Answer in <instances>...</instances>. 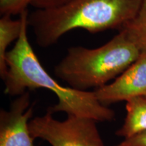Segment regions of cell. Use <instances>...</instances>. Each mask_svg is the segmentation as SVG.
Here are the masks:
<instances>
[{
    "instance_id": "obj_1",
    "label": "cell",
    "mask_w": 146,
    "mask_h": 146,
    "mask_svg": "<svg viewBox=\"0 0 146 146\" xmlns=\"http://www.w3.org/2000/svg\"><path fill=\"white\" fill-rule=\"evenodd\" d=\"M27 21L28 16L24 22L19 38L14 47L7 52V73L3 80L5 94L19 96L27 91L47 89L54 93L58 99L57 104L48 110L52 114L64 112L68 116L88 118L96 122L114 120V111L100 104L94 91L63 87L47 73L29 43Z\"/></svg>"
},
{
    "instance_id": "obj_2",
    "label": "cell",
    "mask_w": 146,
    "mask_h": 146,
    "mask_svg": "<svg viewBox=\"0 0 146 146\" xmlns=\"http://www.w3.org/2000/svg\"><path fill=\"white\" fill-rule=\"evenodd\" d=\"M142 0H69L29 14L28 26L42 47L56 44L66 33L81 29L91 33L122 30L134 18Z\"/></svg>"
},
{
    "instance_id": "obj_3",
    "label": "cell",
    "mask_w": 146,
    "mask_h": 146,
    "mask_svg": "<svg viewBox=\"0 0 146 146\" xmlns=\"http://www.w3.org/2000/svg\"><path fill=\"white\" fill-rule=\"evenodd\" d=\"M141 52L125 31L120 30L112 39L97 48L70 47L55 66L54 73L71 88L96 89L120 76Z\"/></svg>"
},
{
    "instance_id": "obj_4",
    "label": "cell",
    "mask_w": 146,
    "mask_h": 146,
    "mask_svg": "<svg viewBox=\"0 0 146 146\" xmlns=\"http://www.w3.org/2000/svg\"><path fill=\"white\" fill-rule=\"evenodd\" d=\"M29 128L33 138L42 139L52 146H105L96 121L91 118L69 115L60 121L47 111L29 120Z\"/></svg>"
},
{
    "instance_id": "obj_5",
    "label": "cell",
    "mask_w": 146,
    "mask_h": 146,
    "mask_svg": "<svg viewBox=\"0 0 146 146\" xmlns=\"http://www.w3.org/2000/svg\"><path fill=\"white\" fill-rule=\"evenodd\" d=\"M102 105L146 97V50L114 81L94 91Z\"/></svg>"
},
{
    "instance_id": "obj_6",
    "label": "cell",
    "mask_w": 146,
    "mask_h": 146,
    "mask_svg": "<svg viewBox=\"0 0 146 146\" xmlns=\"http://www.w3.org/2000/svg\"><path fill=\"white\" fill-rule=\"evenodd\" d=\"M27 91L18 96L8 111L0 112V146H35L29 128L33 113Z\"/></svg>"
},
{
    "instance_id": "obj_7",
    "label": "cell",
    "mask_w": 146,
    "mask_h": 146,
    "mask_svg": "<svg viewBox=\"0 0 146 146\" xmlns=\"http://www.w3.org/2000/svg\"><path fill=\"white\" fill-rule=\"evenodd\" d=\"M28 15L27 10L20 14L19 18L16 20L12 19L10 15H3L0 19V76L3 81L7 73V49L12 42L19 38L24 22Z\"/></svg>"
},
{
    "instance_id": "obj_8",
    "label": "cell",
    "mask_w": 146,
    "mask_h": 146,
    "mask_svg": "<svg viewBox=\"0 0 146 146\" xmlns=\"http://www.w3.org/2000/svg\"><path fill=\"white\" fill-rule=\"evenodd\" d=\"M126 102L125 122L116 132V135L125 138L146 130V97H136Z\"/></svg>"
},
{
    "instance_id": "obj_9",
    "label": "cell",
    "mask_w": 146,
    "mask_h": 146,
    "mask_svg": "<svg viewBox=\"0 0 146 146\" xmlns=\"http://www.w3.org/2000/svg\"><path fill=\"white\" fill-rule=\"evenodd\" d=\"M122 30L125 31L142 51L146 50V0H142L136 16Z\"/></svg>"
},
{
    "instance_id": "obj_10",
    "label": "cell",
    "mask_w": 146,
    "mask_h": 146,
    "mask_svg": "<svg viewBox=\"0 0 146 146\" xmlns=\"http://www.w3.org/2000/svg\"><path fill=\"white\" fill-rule=\"evenodd\" d=\"M32 1L33 0H0V13L1 16L20 15L27 10Z\"/></svg>"
},
{
    "instance_id": "obj_11",
    "label": "cell",
    "mask_w": 146,
    "mask_h": 146,
    "mask_svg": "<svg viewBox=\"0 0 146 146\" xmlns=\"http://www.w3.org/2000/svg\"><path fill=\"white\" fill-rule=\"evenodd\" d=\"M115 146H146V130L125 138L123 141Z\"/></svg>"
},
{
    "instance_id": "obj_12",
    "label": "cell",
    "mask_w": 146,
    "mask_h": 146,
    "mask_svg": "<svg viewBox=\"0 0 146 146\" xmlns=\"http://www.w3.org/2000/svg\"><path fill=\"white\" fill-rule=\"evenodd\" d=\"M69 0H33L31 5L35 9H46L58 6Z\"/></svg>"
}]
</instances>
